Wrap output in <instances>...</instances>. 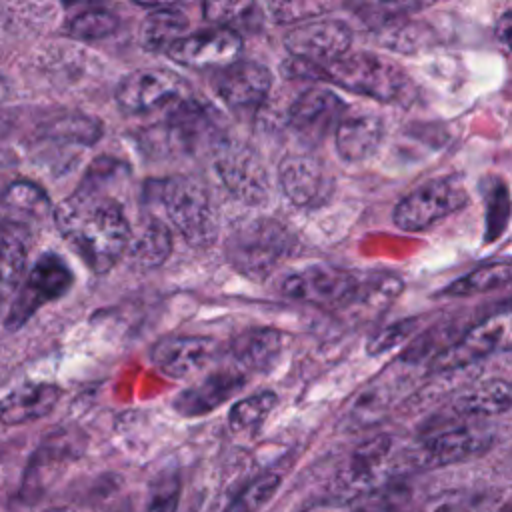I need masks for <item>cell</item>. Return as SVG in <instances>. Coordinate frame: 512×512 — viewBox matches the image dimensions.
Masks as SVG:
<instances>
[{
	"instance_id": "cell-36",
	"label": "cell",
	"mask_w": 512,
	"mask_h": 512,
	"mask_svg": "<svg viewBox=\"0 0 512 512\" xmlns=\"http://www.w3.org/2000/svg\"><path fill=\"white\" fill-rule=\"evenodd\" d=\"M496 36L498 40L512 50V12H504L496 22Z\"/></svg>"
},
{
	"instance_id": "cell-35",
	"label": "cell",
	"mask_w": 512,
	"mask_h": 512,
	"mask_svg": "<svg viewBox=\"0 0 512 512\" xmlns=\"http://www.w3.org/2000/svg\"><path fill=\"white\" fill-rule=\"evenodd\" d=\"M412 326H414V320H406V322H400V324H394V326L386 328L384 332H380V334L370 342V352H372V354H378L380 350H386V348L398 344V342L410 332Z\"/></svg>"
},
{
	"instance_id": "cell-12",
	"label": "cell",
	"mask_w": 512,
	"mask_h": 512,
	"mask_svg": "<svg viewBox=\"0 0 512 512\" xmlns=\"http://www.w3.org/2000/svg\"><path fill=\"white\" fill-rule=\"evenodd\" d=\"M344 112L346 104L334 92L326 88H310L294 100L288 112V122L300 140L318 144L336 130Z\"/></svg>"
},
{
	"instance_id": "cell-22",
	"label": "cell",
	"mask_w": 512,
	"mask_h": 512,
	"mask_svg": "<svg viewBox=\"0 0 512 512\" xmlns=\"http://www.w3.org/2000/svg\"><path fill=\"white\" fill-rule=\"evenodd\" d=\"M28 232L10 220H0V306L14 302L26 270Z\"/></svg>"
},
{
	"instance_id": "cell-24",
	"label": "cell",
	"mask_w": 512,
	"mask_h": 512,
	"mask_svg": "<svg viewBox=\"0 0 512 512\" xmlns=\"http://www.w3.org/2000/svg\"><path fill=\"white\" fill-rule=\"evenodd\" d=\"M170 134L184 148H196L214 134V120L208 108L196 100L182 98L168 114Z\"/></svg>"
},
{
	"instance_id": "cell-38",
	"label": "cell",
	"mask_w": 512,
	"mask_h": 512,
	"mask_svg": "<svg viewBox=\"0 0 512 512\" xmlns=\"http://www.w3.org/2000/svg\"><path fill=\"white\" fill-rule=\"evenodd\" d=\"M306 512H352V510L348 506H340V504H322V506L308 508Z\"/></svg>"
},
{
	"instance_id": "cell-26",
	"label": "cell",
	"mask_w": 512,
	"mask_h": 512,
	"mask_svg": "<svg viewBox=\"0 0 512 512\" xmlns=\"http://www.w3.org/2000/svg\"><path fill=\"white\" fill-rule=\"evenodd\" d=\"M188 18L174 6H160L142 24V44L148 50H166L186 36Z\"/></svg>"
},
{
	"instance_id": "cell-11",
	"label": "cell",
	"mask_w": 512,
	"mask_h": 512,
	"mask_svg": "<svg viewBox=\"0 0 512 512\" xmlns=\"http://www.w3.org/2000/svg\"><path fill=\"white\" fill-rule=\"evenodd\" d=\"M242 52V38L234 30L210 28L186 34L168 48V56L188 68H226Z\"/></svg>"
},
{
	"instance_id": "cell-3",
	"label": "cell",
	"mask_w": 512,
	"mask_h": 512,
	"mask_svg": "<svg viewBox=\"0 0 512 512\" xmlns=\"http://www.w3.org/2000/svg\"><path fill=\"white\" fill-rule=\"evenodd\" d=\"M294 238L276 220L250 218L240 222L226 240L228 262L248 278H266L290 252Z\"/></svg>"
},
{
	"instance_id": "cell-8",
	"label": "cell",
	"mask_w": 512,
	"mask_h": 512,
	"mask_svg": "<svg viewBox=\"0 0 512 512\" xmlns=\"http://www.w3.org/2000/svg\"><path fill=\"white\" fill-rule=\"evenodd\" d=\"M72 286V272L68 264L54 252L42 254L32 266L26 286L14 298L6 318L8 328L22 326L38 306L60 298Z\"/></svg>"
},
{
	"instance_id": "cell-31",
	"label": "cell",
	"mask_w": 512,
	"mask_h": 512,
	"mask_svg": "<svg viewBox=\"0 0 512 512\" xmlns=\"http://www.w3.org/2000/svg\"><path fill=\"white\" fill-rule=\"evenodd\" d=\"M2 204L14 212L28 214V216H44L50 210V200L46 192L26 180L12 182L4 192H2Z\"/></svg>"
},
{
	"instance_id": "cell-10",
	"label": "cell",
	"mask_w": 512,
	"mask_h": 512,
	"mask_svg": "<svg viewBox=\"0 0 512 512\" xmlns=\"http://www.w3.org/2000/svg\"><path fill=\"white\" fill-rule=\"evenodd\" d=\"M216 172L232 196L246 204H260L268 196L266 170L256 152L242 142L218 144Z\"/></svg>"
},
{
	"instance_id": "cell-37",
	"label": "cell",
	"mask_w": 512,
	"mask_h": 512,
	"mask_svg": "<svg viewBox=\"0 0 512 512\" xmlns=\"http://www.w3.org/2000/svg\"><path fill=\"white\" fill-rule=\"evenodd\" d=\"M496 512H512V486L506 488L496 504Z\"/></svg>"
},
{
	"instance_id": "cell-27",
	"label": "cell",
	"mask_w": 512,
	"mask_h": 512,
	"mask_svg": "<svg viewBox=\"0 0 512 512\" xmlns=\"http://www.w3.org/2000/svg\"><path fill=\"white\" fill-rule=\"evenodd\" d=\"M172 250L170 230L164 222L152 218L144 224L136 240L130 242L132 262L140 268H156L166 262Z\"/></svg>"
},
{
	"instance_id": "cell-18",
	"label": "cell",
	"mask_w": 512,
	"mask_h": 512,
	"mask_svg": "<svg viewBox=\"0 0 512 512\" xmlns=\"http://www.w3.org/2000/svg\"><path fill=\"white\" fill-rule=\"evenodd\" d=\"M384 122L378 112L356 106L346 110L334 130L336 150L346 162H362L370 158L382 140Z\"/></svg>"
},
{
	"instance_id": "cell-28",
	"label": "cell",
	"mask_w": 512,
	"mask_h": 512,
	"mask_svg": "<svg viewBox=\"0 0 512 512\" xmlns=\"http://www.w3.org/2000/svg\"><path fill=\"white\" fill-rule=\"evenodd\" d=\"M512 282V262H492L484 264L470 274L448 284L442 294L444 296H472L478 292H488L492 288L504 286Z\"/></svg>"
},
{
	"instance_id": "cell-4",
	"label": "cell",
	"mask_w": 512,
	"mask_h": 512,
	"mask_svg": "<svg viewBox=\"0 0 512 512\" xmlns=\"http://www.w3.org/2000/svg\"><path fill=\"white\" fill-rule=\"evenodd\" d=\"M320 76L344 90L380 102H398L408 88V76L398 64L370 52H348L320 68Z\"/></svg>"
},
{
	"instance_id": "cell-33",
	"label": "cell",
	"mask_w": 512,
	"mask_h": 512,
	"mask_svg": "<svg viewBox=\"0 0 512 512\" xmlns=\"http://www.w3.org/2000/svg\"><path fill=\"white\" fill-rule=\"evenodd\" d=\"M280 486L278 474H262L252 480L230 504L224 512H260L264 504L276 494Z\"/></svg>"
},
{
	"instance_id": "cell-2",
	"label": "cell",
	"mask_w": 512,
	"mask_h": 512,
	"mask_svg": "<svg viewBox=\"0 0 512 512\" xmlns=\"http://www.w3.org/2000/svg\"><path fill=\"white\" fill-rule=\"evenodd\" d=\"M146 196L162 206L166 220L192 244L208 246L216 238V220L206 190L188 176H170L146 186Z\"/></svg>"
},
{
	"instance_id": "cell-15",
	"label": "cell",
	"mask_w": 512,
	"mask_h": 512,
	"mask_svg": "<svg viewBox=\"0 0 512 512\" xmlns=\"http://www.w3.org/2000/svg\"><path fill=\"white\" fill-rule=\"evenodd\" d=\"M218 356V342L208 336H168L154 344L150 358L162 374L188 378L202 372Z\"/></svg>"
},
{
	"instance_id": "cell-32",
	"label": "cell",
	"mask_w": 512,
	"mask_h": 512,
	"mask_svg": "<svg viewBox=\"0 0 512 512\" xmlns=\"http://www.w3.org/2000/svg\"><path fill=\"white\" fill-rule=\"evenodd\" d=\"M116 28V16L102 8H90L86 12H80L68 22V34L80 40H98L114 34Z\"/></svg>"
},
{
	"instance_id": "cell-23",
	"label": "cell",
	"mask_w": 512,
	"mask_h": 512,
	"mask_svg": "<svg viewBox=\"0 0 512 512\" xmlns=\"http://www.w3.org/2000/svg\"><path fill=\"white\" fill-rule=\"evenodd\" d=\"M282 334L274 328H250L234 338L230 356L240 370H270L282 352Z\"/></svg>"
},
{
	"instance_id": "cell-25",
	"label": "cell",
	"mask_w": 512,
	"mask_h": 512,
	"mask_svg": "<svg viewBox=\"0 0 512 512\" xmlns=\"http://www.w3.org/2000/svg\"><path fill=\"white\" fill-rule=\"evenodd\" d=\"M512 408V384L506 380H486L454 400L460 416H496Z\"/></svg>"
},
{
	"instance_id": "cell-34",
	"label": "cell",
	"mask_w": 512,
	"mask_h": 512,
	"mask_svg": "<svg viewBox=\"0 0 512 512\" xmlns=\"http://www.w3.org/2000/svg\"><path fill=\"white\" fill-rule=\"evenodd\" d=\"M180 500V480L176 474H164L150 490L144 512H176Z\"/></svg>"
},
{
	"instance_id": "cell-14",
	"label": "cell",
	"mask_w": 512,
	"mask_h": 512,
	"mask_svg": "<svg viewBox=\"0 0 512 512\" xmlns=\"http://www.w3.org/2000/svg\"><path fill=\"white\" fill-rule=\"evenodd\" d=\"M492 444V436L480 428H452L426 438L408 462L414 468H436L478 456Z\"/></svg>"
},
{
	"instance_id": "cell-17",
	"label": "cell",
	"mask_w": 512,
	"mask_h": 512,
	"mask_svg": "<svg viewBox=\"0 0 512 512\" xmlns=\"http://www.w3.org/2000/svg\"><path fill=\"white\" fill-rule=\"evenodd\" d=\"M270 86H272L270 70L252 60H240L222 68L214 82L218 96L232 110L258 108L266 100Z\"/></svg>"
},
{
	"instance_id": "cell-16",
	"label": "cell",
	"mask_w": 512,
	"mask_h": 512,
	"mask_svg": "<svg viewBox=\"0 0 512 512\" xmlns=\"http://www.w3.org/2000/svg\"><path fill=\"white\" fill-rule=\"evenodd\" d=\"M390 450L392 440L388 436H376L370 442L358 446L338 474V492L344 498H356L376 488L384 480V474L390 470Z\"/></svg>"
},
{
	"instance_id": "cell-29",
	"label": "cell",
	"mask_w": 512,
	"mask_h": 512,
	"mask_svg": "<svg viewBox=\"0 0 512 512\" xmlns=\"http://www.w3.org/2000/svg\"><path fill=\"white\" fill-rule=\"evenodd\" d=\"M276 406L274 392H256L244 400H238L228 414V424L234 432H252Z\"/></svg>"
},
{
	"instance_id": "cell-13",
	"label": "cell",
	"mask_w": 512,
	"mask_h": 512,
	"mask_svg": "<svg viewBox=\"0 0 512 512\" xmlns=\"http://www.w3.org/2000/svg\"><path fill=\"white\" fill-rule=\"evenodd\" d=\"M184 80L164 68H144L128 74L116 90L118 104L128 112H146L174 98H182Z\"/></svg>"
},
{
	"instance_id": "cell-39",
	"label": "cell",
	"mask_w": 512,
	"mask_h": 512,
	"mask_svg": "<svg viewBox=\"0 0 512 512\" xmlns=\"http://www.w3.org/2000/svg\"><path fill=\"white\" fill-rule=\"evenodd\" d=\"M44 512H66V510H62V508H52V510H44Z\"/></svg>"
},
{
	"instance_id": "cell-20",
	"label": "cell",
	"mask_w": 512,
	"mask_h": 512,
	"mask_svg": "<svg viewBox=\"0 0 512 512\" xmlns=\"http://www.w3.org/2000/svg\"><path fill=\"white\" fill-rule=\"evenodd\" d=\"M246 382L244 372L238 366L222 368L206 376L200 384L184 390L176 400L174 408L182 416H200L216 406L224 404L234 392H238Z\"/></svg>"
},
{
	"instance_id": "cell-5",
	"label": "cell",
	"mask_w": 512,
	"mask_h": 512,
	"mask_svg": "<svg viewBox=\"0 0 512 512\" xmlns=\"http://www.w3.org/2000/svg\"><path fill=\"white\" fill-rule=\"evenodd\" d=\"M468 204V190L458 176H440L406 194L394 208L392 220L400 230L420 232Z\"/></svg>"
},
{
	"instance_id": "cell-9",
	"label": "cell",
	"mask_w": 512,
	"mask_h": 512,
	"mask_svg": "<svg viewBox=\"0 0 512 512\" xmlns=\"http://www.w3.org/2000/svg\"><path fill=\"white\" fill-rule=\"evenodd\" d=\"M358 288L354 274L326 264L296 270L282 282V292L288 298L314 306L344 304L358 294Z\"/></svg>"
},
{
	"instance_id": "cell-1",
	"label": "cell",
	"mask_w": 512,
	"mask_h": 512,
	"mask_svg": "<svg viewBox=\"0 0 512 512\" xmlns=\"http://www.w3.org/2000/svg\"><path fill=\"white\" fill-rule=\"evenodd\" d=\"M54 222L64 240L98 274L108 272L132 242L122 206L108 194L82 186L64 198Z\"/></svg>"
},
{
	"instance_id": "cell-21",
	"label": "cell",
	"mask_w": 512,
	"mask_h": 512,
	"mask_svg": "<svg viewBox=\"0 0 512 512\" xmlns=\"http://www.w3.org/2000/svg\"><path fill=\"white\" fill-rule=\"evenodd\" d=\"M62 390L48 382H28L0 398V424L20 426L44 418L60 400Z\"/></svg>"
},
{
	"instance_id": "cell-30",
	"label": "cell",
	"mask_w": 512,
	"mask_h": 512,
	"mask_svg": "<svg viewBox=\"0 0 512 512\" xmlns=\"http://www.w3.org/2000/svg\"><path fill=\"white\" fill-rule=\"evenodd\" d=\"M254 2H206L204 16L216 24V28H226L238 32V28H254L258 14Z\"/></svg>"
},
{
	"instance_id": "cell-19",
	"label": "cell",
	"mask_w": 512,
	"mask_h": 512,
	"mask_svg": "<svg viewBox=\"0 0 512 512\" xmlns=\"http://www.w3.org/2000/svg\"><path fill=\"white\" fill-rule=\"evenodd\" d=\"M282 192L296 206H318L330 194V178L324 166L310 156H288L278 168Z\"/></svg>"
},
{
	"instance_id": "cell-7",
	"label": "cell",
	"mask_w": 512,
	"mask_h": 512,
	"mask_svg": "<svg viewBox=\"0 0 512 512\" xmlns=\"http://www.w3.org/2000/svg\"><path fill=\"white\" fill-rule=\"evenodd\" d=\"M350 42L352 32L348 24L336 18L306 20L284 36V44L296 60L318 68H324L348 54Z\"/></svg>"
},
{
	"instance_id": "cell-6",
	"label": "cell",
	"mask_w": 512,
	"mask_h": 512,
	"mask_svg": "<svg viewBox=\"0 0 512 512\" xmlns=\"http://www.w3.org/2000/svg\"><path fill=\"white\" fill-rule=\"evenodd\" d=\"M512 350V302L470 328L432 360L434 370H456L496 352Z\"/></svg>"
}]
</instances>
